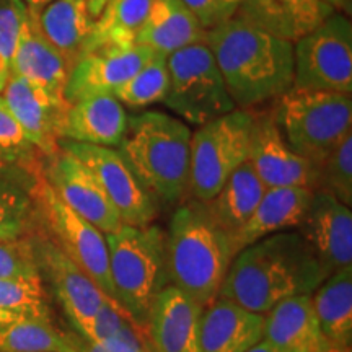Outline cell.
Masks as SVG:
<instances>
[{
    "instance_id": "1",
    "label": "cell",
    "mask_w": 352,
    "mask_h": 352,
    "mask_svg": "<svg viewBox=\"0 0 352 352\" xmlns=\"http://www.w3.org/2000/svg\"><path fill=\"white\" fill-rule=\"evenodd\" d=\"M327 272L297 230L272 233L236 253L217 297L258 315L297 296H311Z\"/></svg>"
},
{
    "instance_id": "2",
    "label": "cell",
    "mask_w": 352,
    "mask_h": 352,
    "mask_svg": "<svg viewBox=\"0 0 352 352\" xmlns=\"http://www.w3.org/2000/svg\"><path fill=\"white\" fill-rule=\"evenodd\" d=\"M233 103L253 109L294 87V43L264 32L239 15L206 32Z\"/></svg>"
},
{
    "instance_id": "3",
    "label": "cell",
    "mask_w": 352,
    "mask_h": 352,
    "mask_svg": "<svg viewBox=\"0 0 352 352\" xmlns=\"http://www.w3.org/2000/svg\"><path fill=\"white\" fill-rule=\"evenodd\" d=\"M166 235V270L173 285L199 305L217 297L235 258L230 236L202 202L189 199L171 215Z\"/></svg>"
},
{
    "instance_id": "4",
    "label": "cell",
    "mask_w": 352,
    "mask_h": 352,
    "mask_svg": "<svg viewBox=\"0 0 352 352\" xmlns=\"http://www.w3.org/2000/svg\"><path fill=\"white\" fill-rule=\"evenodd\" d=\"M191 134L186 122L162 111L127 118L118 151L158 204L188 196Z\"/></svg>"
},
{
    "instance_id": "5",
    "label": "cell",
    "mask_w": 352,
    "mask_h": 352,
    "mask_svg": "<svg viewBox=\"0 0 352 352\" xmlns=\"http://www.w3.org/2000/svg\"><path fill=\"white\" fill-rule=\"evenodd\" d=\"M109 276L116 302L145 328L157 297L170 285L166 270V235L158 226H122L104 235Z\"/></svg>"
},
{
    "instance_id": "6",
    "label": "cell",
    "mask_w": 352,
    "mask_h": 352,
    "mask_svg": "<svg viewBox=\"0 0 352 352\" xmlns=\"http://www.w3.org/2000/svg\"><path fill=\"white\" fill-rule=\"evenodd\" d=\"M285 142L316 168L352 134L351 95L292 87L272 109Z\"/></svg>"
},
{
    "instance_id": "7",
    "label": "cell",
    "mask_w": 352,
    "mask_h": 352,
    "mask_svg": "<svg viewBox=\"0 0 352 352\" xmlns=\"http://www.w3.org/2000/svg\"><path fill=\"white\" fill-rule=\"evenodd\" d=\"M253 109H233L197 127L189 145V199L209 202L248 160Z\"/></svg>"
},
{
    "instance_id": "8",
    "label": "cell",
    "mask_w": 352,
    "mask_h": 352,
    "mask_svg": "<svg viewBox=\"0 0 352 352\" xmlns=\"http://www.w3.org/2000/svg\"><path fill=\"white\" fill-rule=\"evenodd\" d=\"M168 74L164 103L182 120L202 126L236 109L206 41L170 54Z\"/></svg>"
},
{
    "instance_id": "9",
    "label": "cell",
    "mask_w": 352,
    "mask_h": 352,
    "mask_svg": "<svg viewBox=\"0 0 352 352\" xmlns=\"http://www.w3.org/2000/svg\"><path fill=\"white\" fill-rule=\"evenodd\" d=\"M32 195L36 201L43 230L94 280L104 296L116 302L104 233L65 206L43 178L41 171L34 176Z\"/></svg>"
},
{
    "instance_id": "10",
    "label": "cell",
    "mask_w": 352,
    "mask_h": 352,
    "mask_svg": "<svg viewBox=\"0 0 352 352\" xmlns=\"http://www.w3.org/2000/svg\"><path fill=\"white\" fill-rule=\"evenodd\" d=\"M294 87L352 94V26L344 13L333 12L294 43Z\"/></svg>"
},
{
    "instance_id": "11",
    "label": "cell",
    "mask_w": 352,
    "mask_h": 352,
    "mask_svg": "<svg viewBox=\"0 0 352 352\" xmlns=\"http://www.w3.org/2000/svg\"><path fill=\"white\" fill-rule=\"evenodd\" d=\"M30 245L44 287L51 289L69 327L83 336L91 318L108 297L59 248L43 227L30 236Z\"/></svg>"
},
{
    "instance_id": "12",
    "label": "cell",
    "mask_w": 352,
    "mask_h": 352,
    "mask_svg": "<svg viewBox=\"0 0 352 352\" xmlns=\"http://www.w3.org/2000/svg\"><path fill=\"white\" fill-rule=\"evenodd\" d=\"M59 145L83 162L116 209L124 226H151L158 215V201L140 183L118 148L59 140Z\"/></svg>"
},
{
    "instance_id": "13",
    "label": "cell",
    "mask_w": 352,
    "mask_h": 352,
    "mask_svg": "<svg viewBox=\"0 0 352 352\" xmlns=\"http://www.w3.org/2000/svg\"><path fill=\"white\" fill-rule=\"evenodd\" d=\"M41 164V175L57 197L87 222L108 235L122 226L96 176L76 155L59 148Z\"/></svg>"
},
{
    "instance_id": "14",
    "label": "cell",
    "mask_w": 352,
    "mask_h": 352,
    "mask_svg": "<svg viewBox=\"0 0 352 352\" xmlns=\"http://www.w3.org/2000/svg\"><path fill=\"white\" fill-rule=\"evenodd\" d=\"M248 162L266 188L318 189V168L289 147L272 111H253Z\"/></svg>"
},
{
    "instance_id": "15",
    "label": "cell",
    "mask_w": 352,
    "mask_h": 352,
    "mask_svg": "<svg viewBox=\"0 0 352 352\" xmlns=\"http://www.w3.org/2000/svg\"><path fill=\"white\" fill-rule=\"evenodd\" d=\"M297 232L310 246L327 276L352 266V210L329 192L315 189Z\"/></svg>"
},
{
    "instance_id": "16",
    "label": "cell",
    "mask_w": 352,
    "mask_h": 352,
    "mask_svg": "<svg viewBox=\"0 0 352 352\" xmlns=\"http://www.w3.org/2000/svg\"><path fill=\"white\" fill-rule=\"evenodd\" d=\"M153 56L142 44L108 46L83 52L64 88L67 103L91 95H114Z\"/></svg>"
},
{
    "instance_id": "17",
    "label": "cell",
    "mask_w": 352,
    "mask_h": 352,
    "mask_svg": "<svg viewBox=\"0 0 352 352\" xmlns=\"http://www.w3.org/2000/svg\"><path fill=\"white\" fill-rule=\"evenodd\" d=\"M8 109L34 147L50 157L59 148L60 127L69 103L64 96L54 95L15 74L0 91Z\"/></svg>"
},
{
    "instance_id": "18",
    "label": "cell",
    "mask_w": 352,
    "mask_h": 352,
    "mask_svg": "<svg viewBox=\"0 0 352 352\" xmlns=\"http://www.w3.org/2000/svg\"><path fill=\"white\" fill-rule=\"evenodd\" d=\"M199 305L173 285L151 308L145 329L153 352H199Z\"/></svg>"
},
{
    "instance_id": "19",
    "label": "cell",
    "mask_w": 352,
    "mask_h": 352,
    "mask_svg": "<svg viewBox=\"0 0 352 352\" xmlns=\"http://www.w3.org/2000/svg\"><path fill=\"white\" fill-rule=\"evenodd\" d=\"M263 329L264 315L215 297L202 307L199 352H246L263 340Z\"/></svg>"
},
{
    "instance_id": "20",
    "label": "cell",
    "mask_w": 352,
    "mask_h": 352,
    "mask_svg": "<svg viewBox=\"0 0 352 352\" xmlns=\"http://www.w3.org/2000/svg\"><path fill=\"white\" fill-rule=\"evenodd\" d=\"M127 113L114 95H91L69 103L60 140L118 148L127 126Z\"/></svg>"
},
{
    "instance_id": "21",
    "label": "cell",
    "mask_w": 352,
    "mask_h": 352,
    "mask_svg": "<svg viewBox=\"0 0 352 352\" xmlns=\"http://www.w3.org/2000/svg\"><path fill=\"white\" fill-rule=\"evenodd\" d=\"M10 74H15L51 94L64 96L70 67L39 30L38 10L28 8L19 44L10 59Z\"/></svg>"
},
{
    "instance_id": "22",
    "label": "cell",
    "mask_w": 352,
    "mask_h": 352,
    "mask_svg": "<svg viewBox=\"0 0 352 352\" xmlns=\"http://www.w3.org/2000/svg\"><path fill=\"white\" fill-rule=\"evenodd\" d=\"M333 10L323 0H240L235 15L277 38L296 43Z\"/></svg>"
},
{
    "instance_id": "23",
    "label": "cell",
    "mask_w": 352,
    "mask_h": 352,
    "mask_svg": "<svg viewBox=\"0 0 352 352\" xmlns=\"http://www.w3.org/2000/svg\"><path fill=\"white\" fill-rule=\"evenodd\" d=\"M263 340L279 352H328L311 296L285 298L264 315Z\"/></svg>"
},
{
    "instance_id": "24",
    "label": "cell",
    "mask_w": 352,
    "mask_h": 352,
    "mask_svg": "<svg viewBox=\"0 0 352 352\" xmlns=\"http://www.w3.org/2000/svg\"><path fill=\"white\" fill-rule=\"evenodd\" d=\"M315 189L310 188H266L261 201L243 228L233 236V252L270 236L272 233L297 230L310 208Z\"/></svg>"
},
{
    "instance_id": "25",
    "label": "cell",
    "mask_w": 352,
    "mask_h": 352,
    "mask_svg": "<svg viewBox=\"0 0 352 352\" xmlns=\"http://www.w3.org/2000/svg\"><path fill=\"white\" fill-rule=\"evenodd\" d=\"M202 41L206 30L182 0H155L135 36V44L166 57Z\"/></svg>"
},
{
    "instance_id": "26",
    "label": "cell",
    "mask_w": 352,
    "mask_h": 352,
    "mask_svg": "<svg viewBox=\"0 0 352 352\" xmlns=\"http://www.w3.org/2000/svg\"><path fill=\"white\" fill-rule=\"evenodd\" d=\"M38 25L44 38L59 51L72 70L80 59L94 25L88 0H52L38 10Z\"/></svg>"
},
{
    "instance_id": "27",
    "label": "cell",
    "mask_w": 352,
    "mask_h": 352,
    "mask_svg": "<svg viewBox=\"0 0 352 352\" xmlns=\"http://www.w3.org/2000/svg\"><path fill=\"white\" fill-rule=\"evenodd\" d=\"M321 333L333 349L352 346V266L336 271L311 294Z\"/></svg>"
},
{
    "instance_id": "28",
    "label": "cell",
    "mask_w": 352,
    "mask_h": 352,
    "mask_svg": "<svg viewBox=\"0 0 352 352\" xmlns=\"http://www.w3.org/2000/svg\"><path fill=\"white\" fill-rule=\"evenodd\" d=\"M264 191H266V186L254 173L250 162L246 160L228 176L217 195L204 204L210 217L230 236L232 241L233 236L243 228L248 219L253 215Z\"/></svg>"
},
{
    "instance_id": "29",
    "label": "cell",
    "mask_w": 352,
    "mask_h": 352,
    "mask_svg": "<svg viewBox=\"0 0 352 352\" xmlns=\"http://www.w3.org/2000/svg\"><path fill=\"white\" fill-rule=\"evenodd\" d=\"M153 2L155 0H109L94 20L83 52L135 44V36L147 20Z\"/></svg>"
},
{
    "instance_id": "30",
    "label": "cell",
    "mask_w": 352,
    "mask_h": 352,
    "mask_svg": "<svg viewBox=\"0 0 352 352\" xmlns=\"http://www.w3.org/2000/svg\"><path fill=\"white\" fill-rule=\"evenodd\" d=\"M39 228L32 186H25L20 176L0 175V241L25 240Z\"/></svg>"
},
{
    "instance_id": "31",
    "label": "cell",
    "mask_w": 352,
    "mask_h": 352,
    "mask_svg": "<svg viewBox=\"0 0 352 352\" xmlns=\"http://www.w3.org/2000/svg\"><path fill=\"white\" fill-rule=\"evenodd\" d=\"M168 87V57L153 52L151 59L114 91V96L121 101L122 107L140 109L165 101Z\"/></svg>"
},
{
    "instance_id": "32",
    "label": "cell",
    "mask_w": 352,
    "mask_h": 352,
    "mask_svg": "<svg viewBox=\"0 0 352 352\" xmlns=\"http://www.w3.org/2000/svg\"><path fill=\"white\" fill-rule=\"evenodd\" d=\"M0 352H72V347L50 321L20 318L0 331Z\"/></svg>"
},
{
    "instance_id": "33",
    "label": "cell",
    "mask_w": 352,
    "mask_h": 352,
    "mask_svg": "<svg viewBox=\"0 0 352 352\" xmlns=\"http://www.w3.org/2000/svg\"><path fill=\"white\" fill-rule=\"evenodd\" d=\"M0 310L52 323V308L41 279H0Z\"/></svg>"
},
{
    "instance_id": "34",
    "label": "cell",
    "mask_w": 352,
    "mask_h": 352,
    "mask_svg": "<svg viewBox=\"0 0 352 352\" xmlns=\"http://www.w3.org/2000/svg\"><path fill=\"white\" fill-rule=\"evenodd\" d=\"M0 153L28 175L34 176L41 171L43 162L38 157V153L41 152L26 138L2 95H0Z\"/></svg>"
},
{
    "instance_id": "35",
    "label": "cell",
    "mask_w": 352,
    "mask_h": 352,
    "mask_svg": "<svg viewBox=\"0 0 352 352\" xmlns=\"http://www.w3.org/2000/svg\"><path fill=\"white\" fill-rule=\"evenodd\" d=\"M318 189L352 206V134L346 135L318 166Z\"/></svg>"
},
{
    "instance_id": "36",
    "label": "cell",
    "mask_w": 352,
    "mask_h": 352,
    "mask_svg": "<svg viewBox=\"0 0 352 352\" xmlns=\"http://www.w3.org/2000/svg\"><path fill=\"white\" fill-rule=\"evenodd\" d=\"M0 279H41L30 236L16 241H0Z\"/></svg>"
},
{
    "instance_id": "37",
    "label": "cell",
    "mask_w": 352,
    "mask_h": 352,
    "mask_svg": "<svg viewBox=\"0 0 352 352\" xmlns=\"http://www.w3.org/2000/svg\"><path fill=\"white\" fill-rule=\"evenodd\" d=\"M28 7L21 0H0V54L10 63Z\"/></svg>"
},
{
    "instance_id": "38",
    "label": "cell",
    "mask_w": 352,
    "mask_h": 352,
    "mask_svg": "<svg viewBox=\"0 0 352 352\" xmlns=\"http://www.w3.org/2000/svg\"><path fill=\"white\" fill-rule=\"evenodd\" d=\"M129 323H134V321L126 314L124 308H121L111 298H107L103 302V305L100 307V310L95 314L94 318H91L83 336L101 344V342L109 340V338L114 336L121 328H124Z\"/></svg>"
},
{
    "instance_id": "39",
    "label": "cell",
    "mask_w": 352,
    "mask_h": 352,
    "mask_svg": "<svg viewBox=\"0 0 352 352\" xmlns=\"http://www.w3.org/2000/svg\"><path fill=\"white\" fill-rule=\"evenodd\" d=\"M182 2L192 12L206 32L223 21L220 0H182Z\"/></svg>"
},
{
    "instance_id": "40",
    "label": "cell",
    "mask_w": 352,
    "mask_h": 352,
    "mask_svg": "<svg viewBox=\"0 0 352 352\" xmlns=\"http://www.w3.org/2000/svg\"><path fill=\"white\" fill-rule=\"evenodd\" d=\"M108 352H145L139 338V328L134 323L126 324L114 336L101 342Z\"/></svg>"
},
{
    "instance_id": "41",
    "label": "cell",
    "mask_w": 352,
    "mask_h": 352,
    "mask_svg": "<svg viewBox=\"0 0 352 352\" xmlns=\"http://www.w3.org/2000/svg\"><path fill=\"white\" fill-rule=\"evenodd\" d=\"M64 334L65 338H67L70 347H72V352H108L103 346L98 344V342L88 340V338L74 331L72 328L65 329Z\"/></svg>"
},
{
    "instance_id": "42",
    "label": "cell",
    "mask_w": 352,
    "mask_h": 352,
    "mask_svg": "<svg viewBox=\"0 0 352 352\" xmlns=\"http://www.w3.org/2000/svg\"><path fill=\"white\" fill-rule=\"evenodd\" d=\"M21 173L28 175L26 171H23L20 168V166H16L13 164L12 160H8L7 157H3L2 153H0V175H12V176H20ZM32 176V175H30ZM36 176V175H34Z\"/></svg>"
},
{
    "instance_id": "43",
    "label": "cell",
    "mask_w": 352,
    "mask_h": 352,
    "mask_svg": "<svg viewBox=\"0 0 352 352\" xmlns=\"http://www.w3.org/2000/svg\"><path fill=\"white\" fill-rule=\"evenodd\" d=\"M240 0H220V7H222V16L223 20L230 19L235 15L236 8H239Z\"/></svg>"
},
{
    "instance_id": "44",
    "label": "cell",
    "mask_w": 352,
    "mask_h": 352,
    "mask_svg": "<svg viewBox=\"0 0 352 352\" xmlns=\"http://www.w3.org/2000/svg\"><path fill=\"white\" fill-rule=\"evenodd\" d=\"M8 76H10V63L0 54V91H2L3 87H6Z\"/></svg>"
},
{
    "instance_id": "45",
    "label": "cell",
    "mask_w": 352,
    "mask_h": 352,
    "mask_svg": "<svg viewBox=\"0 0 352 352\" xmlns=\"http://www.w3.org/2000/svg\"><path fill=\"white\" fill-rule=\"evenodd\" d=\"M108 2L109 0H88V12H90L91 19L95 20L103 12V8L107 7Z\"/></svg>"
},
{
    "instance_id": "46",
    "label": "cell",
    "mask_w": 352,
    "mask_h": 352,
    "mask_svg": "<svg viewBox=\"0 0 352 352\" xmlns=\"http://www.w3.org/2000/svg\"><path fill=\"white\" fill-rule=\"evenodd\" d=\"M324 3H328L333 10L336 12H349L351 10V2L352 0H323Z\"/></svg>"
},
{
    "instance_id": "47",
    "label": "cell",
    "mask_w": 352,
    "mask_h": 352,
    "mask_svg": "<svg viewBox=\"0 0 352 352\" xmlns=\"http://www.w3.org/2000/svg\"><path fill=\"white\" fill-rule=\"evenodd\" d=\"M246 352H279V351H277L276 347H272L267 341L261 340L258 344H254L252 349H248Z\"/></svg>"
},
{
    "instance_id": "48",
    "label": "cell",
    "mask_w": 352,
    "mask_h": 352,
    "mask_svg": "<svg viewBox=\"0 0 352 352\" xmlns=\"http://www.w3.org/2000/svg\"><path fill=\"white\" fill-rule=\"evenodd\" d=\"M21 2L28 8H32V10H41L44 6H47L52 0H21Z\"/></svg>"
},
{
    "instance_id": "49",
    "label": "cell",
    "mask_w": 352,
    "mask_h": 352,
    "mask_svg": "<svg viewBox=\"0 0 352 352\" xmlns=\"http://www.w3.org/2000/svg\"><path fill=\"white\" fill-rule=\"evenodd\" d=\"M15 320H20V318H19V316L10 315V314H7V311L0 310V331H2V329L6 328L7 324L13 323V321H15Z\"/></svg>"
},
{
    "instance_id": "50",
    "label": "cell",
    "mask_w": 352,
    "mask_h": 352,
    "mask_svg": "<svg viewBox=\"0 0 352 352\" xmlns=\"http://www.w3.org/2000/svg\"><path fill=\"white\" fill-rule=\"evenodd\" d=\"M328 352H351V351H342V349H333V347H331V349H329Z\"/></svg>"
}]
</instances>
